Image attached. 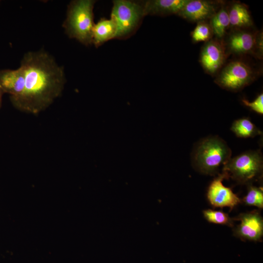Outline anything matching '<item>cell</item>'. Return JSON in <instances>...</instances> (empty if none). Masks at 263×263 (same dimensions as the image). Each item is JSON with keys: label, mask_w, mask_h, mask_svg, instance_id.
<instances>
[{"label": "cell", "mask_w": 263, "mask_h": 263, "mask_svg": "<svg viewBox=\"0 0 263 263\" xmlns=\"http://www.w3.org/2000/svg\"><path fill=\"white\" fill-rule=\"evenodd\" d=\"M231 151L226 143L218 137H211L201 141L194 153V162L202 172L214 173L230 159Z\"/></svg>", "instance_id": "3957f363"}, {"label": "cell", "mask_w": 263, "mask_h": 263, "mask_svg": "<svg viewBox=\"0 0 263 263\" xmlns=\"http://www.w3.org/2000/svg\"><path fill=\"white\" fill-rule=\"evenodd\" d=\"M188 0H151L143 3L145 16L177 14Z\"/></svg>", "instance_id": "7c38bea8"}, {"label": "cell", "mask_w": 263, "mask_h": 263, "mask_svg": "<svg viewBox=\"0 0 263 263\" xmlns=\"http://www.w3.org/2000/svg\"><path fill=\"white\" fill-rule=\"evenodd\" d=\"M243 202L245 205L255 206L259 208L263 207V190L262 188L250 186L248 187L246 195Z\"/></svg>", "instance_id": "d6986e66"}, {"label": "cell", "mask_w": 263, "mask_h": 263, "mask_svg": "<svg viewBox=\"0 0 263 263\" xmlns=\"http://www.w3.org/2000/svg\"><path fill=\"white\" fill-rule=\"evenodd\" d=\"M257 42L256 37L253 34L243 30H236L228 37L227 45L231 52L245 54L253 51Z\"/></svg>", "instance_id": "4fadbf2b"}, {"label": "cell", "mask_w": 263, "mask_h": 263, "mask_svg": "<svg viewBox=\"0 0 263 263\" xmlns=\"http://www.w3.org/2000/svg\"><path fill=\"white\" fill-rule=\"evenodd\" d=\"M210 26L212 33L216 37L222 38L230 26L228 11L222 8L210 18Z\"/></svg>", "instance_id": "2e32d148"}, {"label": "cell", "mask_w": 263, "mask_h": 263, "mask_svg": "<svg viewBox=\"0 0 263 263\" xmlns=\"http://www.w3.org/2000/svg\"><path fill=\"white\" fill-rule=\"evenodd\" d=\"M117 25L113 18L102 19L94 24L92 35V44L97 47L105 42L115 38Z\"/></svg>", "instance_id": "5bb4252c"}, {"label": "cell", "mask_w": 263, "mask_h": 263, "mask_svg": "<svg viewBox=\"0 0 263 263\" xmlns=\"http://www.w3.org/2000/svg\"><path fill=\"white\" fill-rule=\"evenodd\" d=\"M235 220L240 221L234 230L235 236L243 240H261L263 234V220L257 210L241 214Z\"/></svg>", "instance_id": "ba28073f"}, {"label": "cell", "mask_w": 263, "mask_h": 263, "mask_svg": "<svg viewBox=\"0 0 263 263\" xmlns=\"http://www.w3.org/2000/svg\"><path fill=\"white\" fill-rule=\"evenodd\" d=\"M263 157L258 151L244 152L230 158L224 165L223 171L238 182L244 183L261 172Z\"/></svg>", "instance_id": "5b68a950"}, {"label": "cell", "mask_w": 263, "mask_h": 263, "mask_svg": "<svg viewBox=\"0 0 263 263\" xmlns=\"http://www.w3.org/2000/svg\"><path fill=\"white\" fill-rule=\"evenodd\" d=\"M253 77L251 68L242 61L236 60L226 65L216 79V82L223 88L237 91L250 83Z\"/></svg>", "instance_id": "8992f818"}, {"label": "cell", "mask_w": 263, "mask_h": 263, "mask_svg": "<svg viewBox=\"0 0 263 263\" xmlns=\"http://www.w3.org/2000/svg\"><path fill=\"white\" fill-rule=\"evenodd\" d=\"M24 85V74L21 67L16 70H0V87L4 94L17 97L23 92Z\"/></svg>", "instance_id": "8fae6325"}, {"label": "cell", "mask_w": 263, "mask_h": 263, "mask_svg": "<svg viewBox=\"0 0 263 263\" xmlns=\"http://www.w3.org/2000/svg\"><path fill=\"white\" fill-rule=\"evenodd\" d=\"M243 104L250 108L252 110L260 114L263 113V94H259L253 101L249 102L247 100H242Z\"/></svg>", "instance_id": "44dd1931"}, {"label": "cell", "mask_w": 263, "mask_h": 263, "mask_svg": "<svg viewBox=\"0 0 263 263\" xmlns=\"http://www.w3.org/2000/svg\"><path fill=\"white\" fill-rule=\"evenodd\" d=\"M145 16L142 2L113 0L111 17L113 18L117 25L115 38L125 39L132 36Z\"/></svg>", "instance_id": "277c9868"}, {"label": "cell", "mask_w": 263, "mask_h": 263, "mask_svg": "<svg viewBox=\"0 0 263 263\" xmlns=\"http://www.w3.org/2000/svg\"><path fill=\"white\" fill-rule=\"evenodd\" d=\"M225 57V49L222 44L216 40H209L202 50L200 62L206 72L214 74L222 66Z\"/></svg>", "instance_id": "30bf717a"}, {"label": "cell", "mask_w": 263, "mask_h": 263, "mask_svg": "<svg viewBox=\"0 0 263 263\" xmlns=\"http://www.w3.org/2000/svg\"><path fill=\"white\" fill-rule=\"evenodd\" d=\"M20 67L24 74V90L17 97L10 96V101L21 112L38 114L61 95L66 82L64 68L44 50L26 53Z\"/></svg>", "instance_id": "6da1fadb"}, {"label": "cell", "mask_w": 263, "mask_h": 263, "mask_svg": "<svg viewBox=\"0 0 263 263\" xmlns=\"http://www.w3.org/2000/svg\"><path fill=\"white\" fill-rule=\"evenodd\" d=\"M3 94L4 93L0 87V109L1 108L2 105V98Z\"/></svg>", "instance_id": "7402d4cb"}, {"label": "cell", "mask_w": 263, "mask_h": 263, "mask_svg": "<svg viewBox=\"0 0 263 263\" xmlns=\"http://www.w3.org/2000/svg\"><path fill=\"white\" fill-rule=\"evenodd\" d=\"M95 2L93 0L72 1L68 6L67 18L62 25L70 38L87 46L92 44Z\"/></svg>", "instance_id": "7a4b0ae2"}, {"label": "cell", "mask_w": 263, "mask_h": 263, "mask_svg": "<svg viewBox=\"0 0 263 263\" xmlns=\"http://www.w3.org/2000/svg\"><path fill=\"white\" fill-rule=\"evenodd\" d=\"M212 34L210 25L205 21H201L198 22L191 35L193 41L198 42L209 41Z\"/></svg>", "instance_id": "ffe728a7"}, {"label": "cell", "mask_w": 263, "mask_h": 263, "mask_svg": "<svg viewBox=\"0 0 263 263\" xmlns=\"http://www.w3.org/2000/svg\"><path fill=\"white\" fill-rule=\"evenodd\" d=\"M205 218L209 223L226 225L232 227L234 225L235 218H232L222 210L207 209L203 211Z\"/></svg>", "instance_id": "ac0fdd59"}, {"label": "cell", "mask_w": 263, "mask_h": 263, "mask_svg": "<svg viewBox=\"0 0 263 263\" xmlns=\"http://www.w3.org/2000/svg\"><path fill=\"white\" fill-rule=\"evenodd\" d=\"M228 177V174L223 171L214 179L208 188L207 198L213 207H228L231 211L241 202V200L230 188L223 185V180Z\"/></svg>", "instance_id": "52a82bcc"}, {"label": "cell", "mask_w": 263, "mask_h": 263, "mask_svg": "<svg viewBox=\"0 0 263 263\" xmlns=\"http://www.w3.org/2000/svg\"><path fill=\"white\" fill-rule=\"evenodd\" d=\"M218 5L205 0H188L177 15L190 21H201L211 18L217 11Z\"/></svg>", "instance_id": "9c48e42d"}, {"label": "cell", "mask_w": 263, "mask_h": 263, "mask_svg": "<svg viewBox=\"0 0 263 263\" xmlns=\"http://www.w3.org/2000/svg\"><path fill=\"white\" fill-rule=\"evenodd\" d=\"M231 130L239 137H254L261 134L255 125L247 118L239 119L232 124Z\"/></svg>", "instance_id": "e0dca14e"}, {"label": "cell", "mask_w": 263, "mask_h": 263, "mask_svg": "<svg viewBox=\"0 0 263 263\" xmlns=\"http://www.w3.org/2000/svg\"><path fill=\"white\" fill-rule=\"evenodd\" d=\"M230 25L237 28H244L252 24L250 13L246 7L240 3H235L228 11Z\"/></svg>", "instance_id": "9a60e30c"}]
</instances>
